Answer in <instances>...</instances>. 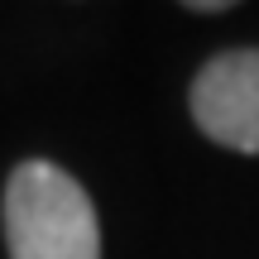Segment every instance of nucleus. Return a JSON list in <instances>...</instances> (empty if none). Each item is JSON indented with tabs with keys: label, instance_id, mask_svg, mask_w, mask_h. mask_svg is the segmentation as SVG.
Returning <instances> with one entry per match:
<instances>
[{
	"label": "nucleus",
	"instance_id": "1",
	"mask_svg": "<svg viewBox=\"0 0 259 259\" xmlns=\"http://www.w3.org/2000/svg\"><path fill=\"white\" fill-rule=\"evenodd\" d=\"M0 216L10 259H101V221L87 187L48 158H24L10 173Z\"/></svg>",
	"mask_w": 259,
	"mask_h": 259
},
{
	"label": "nucleus",
	"instance_id": "2",
	"mask_svg": "<svg viewBox=\"0 0 259 259\" xmlns=\"http://www.w3.org/2000/svg\"><path fill=\"white\" fill-rule=\"evenodd\" d=\"M192 120L211 144L259 154V48H226L192 77Z\"/></svg>",
	"mask_w": 259,
	"mask_h": 259
},
{
	"label": "nucleus",
	"instance_id": "3",
	"mask_svg": "<svg viewBox=\"0 0 259 259\" xmlns=\"http://www.w3.org/2000/svg\"><path fill=\"white\" fill-rule=\"evenodd\" d=\"M187 10H197V15H221V10H231L226 0H192Z\"/></svg>",
	"mask_w": 259,
	"mask_h": 259
}]
</instances>
